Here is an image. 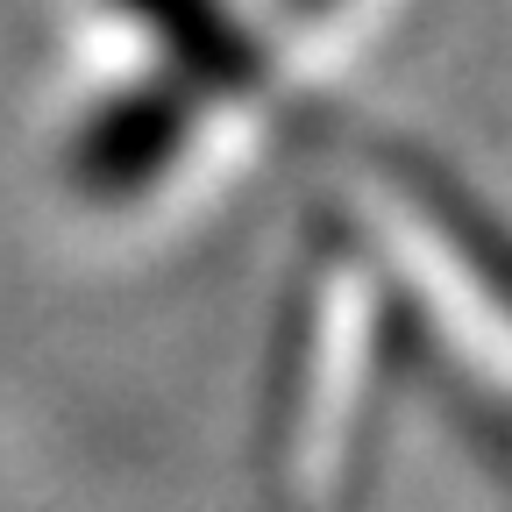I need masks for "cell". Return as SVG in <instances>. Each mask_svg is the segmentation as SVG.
Wrapping results in <instances>:
<instances>
[{"instance_id": "cell-1", "label": "cell", "mask_w": 512, "mask_h": 512, "mask_svg": "<svg viewBox=\"0 0 512 512\" xmlns=\"http://www.w3.org/2000/svg\"><path fill=\"white\" fill-rule=\"evenodd\" d=\"M370 157H377V171H384V178H392L406 200H413V214H420L448 249H456L477 278H484V292H491L498 306H512V228H505L484 200H470L456 178H441L434 164H420L413 150L377 143Z\"/></svg>"}]
</instances>
